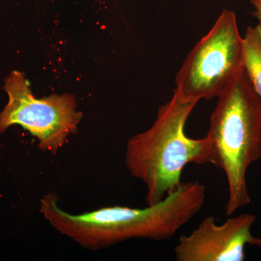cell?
Segmentation results:
<instances>
[{"label":"cell","mask_w":261,"mask_h":261,"mask_svg":"<svg viewBox=\"0 0 261 261\" xmlns=\"http://www.w3.org/2000/svg\"><path fill=\"white\" fill-rule=\"evenodd\" d=\"M205 201V185L196 181L181 182L145 208L116 205L73 215L60 207L58 195L49 193L41 199L39 212L61 234L84 248L98 250L132 239L168 240L200 212Z\"/></svg>","instance_id":"cell-1"},{"label":"cell","mask_w":261,"mask_h":261,"mask_svg":"<svg viewBox=\"0 0 261 261\" xmlns=\"http://www.w3.org/2000/svg\"><path fill=\"white\" fill-rule=\"evenodd\" d=\"M197 104L173 92L171 100L159 108L152 126L127 142L125 164L130 175L147 187V205L163 200L179 186L187 165L209 163L206 137L192 139L185 133Z\"/></svg>","instance_id":"cell-2"},{"label":"cell","mask_w":261,"mask_h":261,"mask_svg":"<svg viewBox=\"0 0 261 261\" xmlns=\"http://www.w3.org/2000/svg\"><path fill=\"white\" fill-rule=\"evenodd\" d=\"M217 98L205 137L209 163L226 175L230 216L251 201L246 173L261 158V99L244 68Z\"/></svg>","instance_id":"cell-3"},{"label":"cell","mask_w":261,"mask_h":261,"mask_svg":"<svg viewBox=\"0 0 261 261\" xmlns=\"http://www.w3.org/2000/svg\"><path fill=\"white\" fill-rule=\"evenodd\" d=\"M243 51L236 14L224 10L187 56L173 92L182 100L195 103L219 97L243 69Z\"/></svg>","instance_id":"cell-4"},{"label":"cell","mask_w":261,"mask_h":261,"mask_svg":"<svg viewBox=\"0 0 261 261\" xmlns=\"http://www.w3.org/2000/svg\"><path fill=\"white\" fill-rule=\"evenodd\" d=\"M5 89L9 97L0 113V132L13 125H20L38 140L44 152L56 154L74 135L82 118L77 110L74 95L51 94L37 99L21 72L13 71L5 80Z\"/></svg>","instance_id":"cell-5"},{"label":"cell","mask_w":261,"mask_h":261,"mask_svg":"<svg viewBox=\"0 0 261 261\" xmlns=\"http://www.w3.org/2000/svg\"><path fill=\"white\" fill-rule=\"evenodd\" d=\"M255 215L243 214L228 218L219 225L207 216L189 235H182L175 248L177 261H243L245 247L255 245L251 228Z\"/></svg>","instance_id":"cell-6"},{"label":"cell","mask_w":261,"mask_h":261,"mask_svg":"<svg viewBox=\"0 0 261 261\" xmlns=\"http://www.w3.org/2000/svg\"><path fill=\"white\" fill-rule=\"evenodd\" d=\"M243 65L249 80L261 99V23L247 27L243 37Z\"/></svg>","instance_id":"cell-7"},{"label":"cell","mask_w":261,"mask_h":261,"mask_svg":"<svg viewBox=\"0 0 261 261\" xmlns=\"http://www.w3.org/2000/svg\"><path fill=\"white\" fill-rule=\"evenodd\" d=\"M250 3L255 8L251 13L252 16L257 19L259 23H261V0H250Z\"/></svg>","instance_id":"cell-8"},{"label":"cell","mask_w":261,"mask_h":261,"mask_svg":"<svg viewBox=\"0 0 261 261\" xmlns=\"http://www.w3.org/2000/svg\"><path fill=\"white\" fill-rule=\"evenodd\" d=\"M255 245L257 247H261V236L260 238H257L256 240V243H255Z\"/></svg>","instance_id":"cell-9"}]
</instances>
